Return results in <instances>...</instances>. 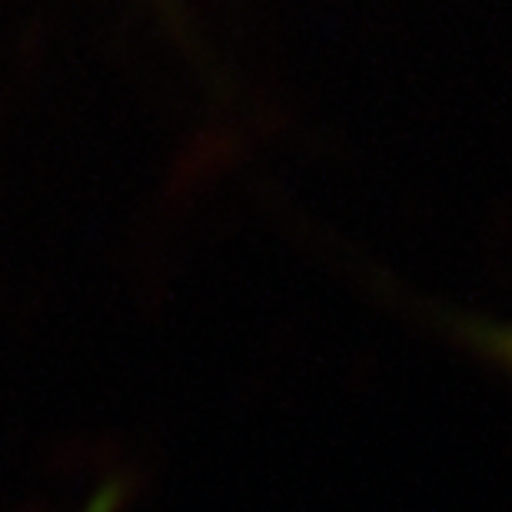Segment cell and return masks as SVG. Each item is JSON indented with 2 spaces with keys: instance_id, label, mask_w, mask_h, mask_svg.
I'll use <instances>...</instances> for the list:
<instances>
[{
  "instance_id": "cell-2",
  "label": "cell",
  "mask_w": 512,
  "mask_h": 512,
  "mask_svg": "<svg viewBox=\"0 0 512 512\" xmlns=\"http://www.w3.org/2000/svg\"><path fill=\"white\" fill-rule=\"evenodd\" d=\"M483 343L512 366V330H489V333H483Z\"/></svg>"
},
{
  "instance_id": "cell-1",
  "label": "cell",
  "mask_w": 512,
  "mask_h": 512,
  "mask_svg": "<svg viewBox=\"0 0 512 512\" xmlns=\"http://www.w3.org/2000/svg\"><path fill=\"white\" fill-rule=\"evenodd\" d=\"M120 509V486L110 483L100 493H94V499L84 506V512H117Z\"/></svg>"
}]
</instances>
